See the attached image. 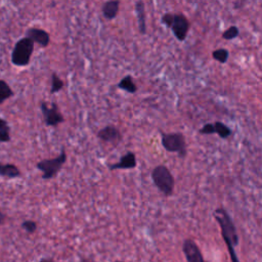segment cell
Segmentation results:
<instances>
[{"instance_id": "obj_2", "label": "cell", "mask_w": 262, "mask_h": 262, "mask_svg": "<svg viewBox=\"0 0 262 262\" xmlns=\"http://www.w3.org/2000/svg\"><path fill=\"white\" fill-rule=\"evenodd\" d=\"M161 20L167 28L172 30L174 36L179 41H184L186 39L190 28V23L184 14L166 12L163 14Z\"/></svg>"}, {"instance_id": "obj_9", "label": "cell", "mask_w": 262, "mask_h": 262, "mask_svg": "<svg viewBox=\"0 0 262 262\" xmlns=\"http://www.w3.org/2000/svg\"><path fill=\"white\" fill-rule=\"evenodd\" d=\"M97 137L107 143H112L114 145H117L122 140V134L121 131L112 125L105 126L102 129H100L97 132Z\"/></svg>"}, {"instance_id": "obj_13", "label": "cell", "mask_w": 262, "mask_h": 262, "mask_svg": "<svg viewBox=\"0 0 262 262\" xmlns=\"http://www.w3.org/2000/svg\"><path fill=\"white\" fill-rule=\"evenodd\" d=\"M119 7H120V1L118 0L106 1L103 3L101 7L102 15L106 19H114L119 12Z\"/></svg>"}, {"instance_id": "obj_24", "label": "cell", "mask_w": 262, "mask_h": 262, "mask_svg": "<svg viewBox=\"0 0 262 262\" xmlns=\"http://www.w3.org/2000/svg\"><path fill=\"white\" fill-rule=\"evenodd\" d=\"M6 219H7V215H6L4 212L0 211V225L4 224L5 221H6Z\"/></svg>"}, {"instance_id": "obj_1", "label": "cell", "mask_w": 262, "mask_h": 262, "mask_svg": "<svg viewBox=\"0 0 262 262\" xmlns=\"http://www.w3.org/2000/svg\"><path fill=\"white\" fill-rule=\"evenodd\" d=\"M213 216L220 226L221 235L225 242V245L227 246L231 262H239L234 251V247L238 245V235L236 233L235 225L232 218L230 217L228 212L222 207L215 209L213 212Z\"/></svg>"}, {"instance_id": "obj_23", "label": "cell", "mask_w": 262, "mask_h": 262, "mask_svg": "<svg viewBox=\"0 0 262 262\" xmlns=\"http://www.w3.org/2000/svg\"><path fill=\"white\" fill-rule=\"evenodd\" d=\"M199 132H200L201 134H214V133H215L214 125L208 123V124L204 125V126L199 130Z\"/></svg>"}, {"instance_id": "obj_26", "label": "cell", "mask_w": 262, "mask_h": 262, "mask_svg": "<svg viewBox=\"0 0 262 262\" xmlns=\"http://www.w3.org/2000/svg\"><path fill=\"white\" fill-rule=\"evenodd\" d=\"M79 262H94V261H92L90 259H87V258H81Z\"/></svg>"}, {"instance_id": "obj_16", "label": "cell", "mask_w": 262, "mask_h": 262, "mask_svg": "<svg viewBox=\"0 0 262 262\" xmlns=\"http://www.w3.org/2000/svg\"><path fill=\"white\" fill-rule=\"evenodd\" d=\"M12 95H13V91L9 86V84L6 81L0 79V104H2L4 101L9 99Z\"/></svg>"}, {"instance_id": "obj_20", "label": "cell", "mask_w": 262, "mask_h": 262, "mask_svg": "<svg viewBox=\"0 0 262 262\" xmlns=\"http://www.w3.org/2000/svg\"><path fill=\"white\" fill-rule=\"evenodd\" d=\"M228 55H229V52L225 48H218V49H215L212 52L213 58L215 60L219 61L220 63H225L227 61V59H228Z\"/></svg>"}, {"instance_id": "obj_4", "label": "cell", "mask_w": 262, "mask_h": 262, "mask_svg": "<svg viewBox=\"0 0 262 262\" xmlns=\"http://www.w3.org/2000/svg\"><path fill=\"white\" fill-rule=\"evenodd\" d=\"M34 51V43L28 37L20 38L14 44L11 53V62L16 67H26L30 63Z\"/></svg>"}, {"instance_id": "obj_6", "label": "cell", "mask_w": 262, "mask_h": 262, "mask_svg": "<svg viewBox=\"0 0 262 262\" xmlns=\"http://www.w3.org/2000/svg\"><path fill=\"white\" fill-rule=\"evenodd\" d=\"M162 145L169 152H177L180 158L186 156V141L182 133L162 132Z\"/></svg>"}, {"instance_id": "obj_12", "label": "cell", "mask_w": 262, "mask_h": 262, "mask_svg": "<svg viewBox=\"0 0 262 262\" xmlns=\"http://www.w3.org/2000/svg\"><path fill=\"white\" fill-rule=\"evenodd\" d=\"M21 172L18 167L11 163H1L0 162V176L8 179H13L20 177Z\"/></svg>"}, {"instance_id": "obj_27", "label": "cell", "mask_w": 262, "mask_h": 262, "mask_svg": "<svg viewBox=\"0 0 262 262\" xmlns=\"http://www.w3.org/2000/svg\"><path fill=\"white\" fill-rule=\"evenodd\" d=\"M116 262H123V261H116Z\"/></svg>"}, {"instance_id": "obj_7", "label": "cell", "mask_w": 262, "mask_h": 262, "mask_svg": "<svg viewBox=\"0 0 262 262\" xmlns=\"http://www.w3.org/2000/svg\"><path fill=\"white\" fill-rule=\"evenodd\" d=\"M40 108H41L46 126L56 127L57 125L64 122V118L60 113L56 102H52L51 105L48 106V104L45 101H41Z\"/></svg>"}, {"instance_id": "obj_14", "label": "cell", "mask_w": 262, "mask_h": 262, "mask_svg": "<svg viewBox=\"0 0 262 262\" xmlns=\"http://www.w3.org/2000/svg\"><path fill=\"white\" fill-rule=\"evenodd\" d=\"M135 13L137 16L138 29L140 34L146 33V17H145V7L142 1H137L135 3Z\"/></svg>"}, {"instance_id": "obj_3", "label": "cell", "mask_w": 262, "mask_h": 262, "mask_svg": "<svg viewBox=\"0 0 262 262\" xmlns=\"http://www.w3.org/2000/svg\"><path fill=\"white\" fill-rule=\"evenodd\" d=\"M151 179L157 188L166 196L173 193L175 180L170 170L165 165H158L151 171Z\"/></svg>"}, {"instance_id": "obj_28", "label": "cell", "mask_w": 262, "mask_h": 262, "mask_svg": "<svg viewBox=\"0 0 262 262\" xmlns=\"http://www.w3.org/2000/svg\"><path fill=\"white\" fill-rule=\"evenodd\" d=\"M206 262H207V261H206Z\"/></svg>"}, {"instance_id": "obj_10", "label": "cell", "mask_w": 262, "mask_h": 262, "mask_svg": "<svg viewBox=\"0 0 262 262\" xmlns=\"http://www.w3.org/2000/svg\"><path fill=\"white\" fill-rule=\"evenodd\" d=\"M26 37L31 39L34 44L37 43L43 48H46L50 43V35L43 29L30 28L26 32Z\"/></svg>"}, {"instance_id": "obj_25", "label": "cell", "mask_w": 262, "mask_h": 262, "mask_svg": "<svg viewBox=\"0 0 262 262\" xmlns=\"http://www.w3.org/2000/svg\"><path fill=\"white\" fill-rule=\"evenodd\" d=\"M39 262H55L52 258H44L42 260H40Z\"/></svg>"}, {"instance_id": "obj_11", "label": "cell", "mask_w": 262, "mask_h": 262, "mask_svg": "<svg viewBox=\"0 0 262 262\" xmlns=\"http://www.w3.org/2000/svg\"><path fill=\"white\" fill-rule=\"evenodd\" d=\"M136 165H137V160H136L135 154L132 151H128L121 157L119 162L108 165V169L111 171L117 170V169H133L136 167Z\"/></svg>"}, {"instance_id": "obj_21", "label": "cell", "mask_w": 262, "mask_h": 262, "mask_svg": "<svg viewBox=\"0 0 262 262\" xmlns=\"http://www.w3.org/2000/svg\"><path fill=\"white\" fill-rule=\"evenodd\" d=\"M239 34V30L236 26H230L228 29H226L222 33V38L225 40H232L235 37H237Z\"/></svg>"}, {"instance_id": "obj_22", "label": "cell", "mask_w": 262, "mask_h": 262, "mask_svg": "<svg viewBox=\"0 0 262 262\" xmlns=\"http://www.w3.org/2000/svg\"><path fill=\"white\" fill-rule=\"evenodd\" d=\"M37 227H38V225H37L36 221H34V220H25L21 222V228L30 234L35 233L37 230Z\"/></svg>"}, {"instance_id": "obj_15", "label": "cell", "mask_w": 262, "mask_h": 262, "mask_svg": "<svg viewBox=\"0 0 262 262\" xmlns=\"http://www.w3.org/2000/svg\"><path fill=\"white\" fill-rule=\"evenodd\" d=\"M118 88L122 89V90H125L129 93H135L137 91V86L136 84L134 83L132 77L130 75H127L125 76L119 83H118Z\"/></svg>"}, {"instance_id": "obj_18", "label": "cell", "mask_w": 262, "mask_h": 262, "mask_svg": "<svg viewBox=\"0 0 262 262\" xmlns=\"http://www.w3.org/2000/svg\"><path fill=\"white\" fill-rule=\"evenodd\" d=\"M213 125L215 128V133H217L219 135V137H221V138L225 139L232 134V130L220 121H216Z\"/></svg>"}, {"instance_id": "obj_8", "label": "cell", "mask_w": 262, "mask_h": 262, "mask_svg": "<svg viewBox=\"0 0 262 262\" xmlns=\"http://www.w3.org/2000/svg\"><path fill=\"white\" fill-rule=\"evenodd\" d=\"M182 251L187 262H206L198 245L190 238H186L182 245Z\"/></svg>"}, {"instance_id": "obj_17", "label": "cell", "mask_w": 262, "mask_h": 262, "mask_svg": "<svg viewBox=\"0 0 262 262\" xmlns=\"http://www.w3.org/2000/svg\"><path fill=\"white\" fill-rule=\"evenodd\" d=\"M10 141V127L8 122L0 118V142L5 143Z\"/></svg>"}, {"instance_id": "obj_19", "label": "cell", "mask_w": 262, "mask_h": 262, "mask_svg": "<svg viewBox=\"0 0 262 262\" xmlns=\"http://www.w3.org/2000/svg\"><path fill=\"white\" fill-rule=\"evenodd\" d=\"M64 86L63 81L59 78V76L56 73L51 74V87H50V93L54 94L60 91Z\"/></svg>"}, {"instance_id": "obj_5", "label": "cell", "mask_w": 262, "mask_h": 262, "mask_svg": "<svg viewBox=\"0 0 262 262\" xmlns=\"http://www.w3.org/2000/svg\"><path fill=\"white\" fill-rule=\"evenodd\" d=\"M66 161H67V152H66V149L62 148L60 154L57 157L39 161L36 164V168L42 172V179L50 180L57 175V173L60 171Z\"/></svg>"}]
</instances>
